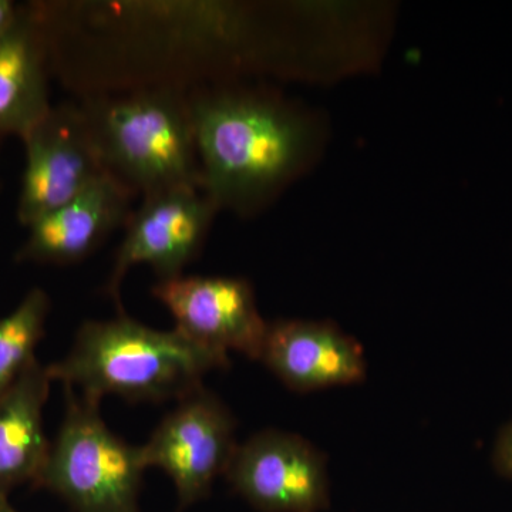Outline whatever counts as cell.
I'll use <instances>...</instances> for the list:
<instances>
[{"instance_id":"cell-1","label":"cell","mask_w":512,"mask_h":512,"mask_svg":"<svg viewBox=\"0 0 512 512\" xmlns=\"http://www.w3.org/2000/svg\"><path fill=\"white\" fill-rule=\"evenodd\" d=\"M188 104L201 188L220 211L256 210L308 160L311 127L278 97L217 84L190 90Z\"/></svg>"},{"instance_id":"cell-2","label":"cell","mask_w":512,"mask_h":512,"mask_svg":"<svg viewBox=\"0 0 512 512\" xmlns=\"http://www.w3.org/2000/svg\"><path fill=\"white\" fill-rule=\"evenodd\" d=\"M229 356L191 342L177 330L148 328L120 312L110 320H87L72 350L47 366L50 379L101 400L119 396L128 402L181 400L200 389L215 369H227Z\"/></svg>"},{"instance_id":"cell-3","label":"cell","mask_w":512,"mask_h":512,"mask_svg":"<svg viewBox=\"0 0 512 512\" xmlns=\"http://www.w3.org/2000/svg\"><path fill=\"white\" fill-rule=\"evenodd\" d=\"M104 170L134 194L201 188L188 92L94 94L77 101Z\"/></svg>"},{"instance_id":"cell-4","label":"cell","mask_w":512,"mask_h":512,"mask_svg":"<svg viewBox=\"0 0 512 512\" xmlns=\"http://www.w3.org/2000/svg\"><path fill=\"white\" fill-rule=\"evenodd\" d=\"M66 414L35 487L62 497L74 512H138L146 466L140 447L101 419L100 400L64 386Z\"/></svg>"},{"instance_id":"cell-5","label":"cell","mask_w":512,"mask_h":512,"mask_svg":"<svg viewBox=\"0 0 512 512\" xmlns=\"http://www.w3.org/2000/svg\"><path fill=\"white\" fill-rule=\"evenodd\" d=\"M237 420L217 394L201 386L178 400L140 447L144 466L161 468L173 480L178 512L211 493L227 473L238 444Z\"/></svg>"},{"instance_id":"cell-6","label":"cell","mask_w":512,"mask_h":512,"mask_svg":"<svg viewBox=\"0 0 512 512\" xmlns=\"http://www.w3.org/2000/svg\"><path fill=\"white\" fill-rule=\"evenodd\" d=\"M217 205L197 188H171L144 195L131 214L106 293L121 311L120 288L133 266L148 265L158 281L177 278L200 254Z\"/></svg>"},{"instance_id":"cell-7","label":"cell","mask_w":512,"mask_h":512,"mask_svg":"<svg viewBox=\"0 0 512 512\" xmlns=\"http://www.w3.org/2000/svg\"><path fill=\"white\" fill-rule=\"evenodd\" d=\"M25 167L18 198V221H33L72 201L96 183L104 170L77 103L52 110L22 138Z\"/></svg>"},{"instance_id":"cell-8","label":"cell","mask_w":512,"mask_h":512,"mask_svg":"<svg viewBox=\"0 0 512 512\" xmlns=\"http://www.w3.org/2000/svg\"><path fill=\"white\" fill-rule=\"evenodd\" d=\"M225 477L262 512H320L329 507L326 458L311 441L264 430L238 446Z\"/></svg>"},{"instance_id":"cell-9","label":"cell","mask_w":512,"mask_h":512,"mask_svg":"<svg viewBox=\"0 0 512 512\" xmlns=\"http://www.w3.org/2000/svg\"><path fill=\"white\" fill-rule=\"evenodd\" d=\"M151 293L173 315L175 330L191 342L221 355L261 357L268 322L247 279L181 275L158 281Z\"/></svg>"},{"instance_id":"cell-10","label":"cell","mask_w":512,"mask_h":512,"mask_svg":"<svg viewBox=\"0 0 512 512\" xmlns=\"http://www.w3.org/2000/svg\"><path fill=\"white\" fill-rule=\"evenodd\" d=\"M259 362L298 393L362 383L367 372L356 339L330 322L313 320L268 323Z\"/></svg>"},{"instance_id":"cell-11","label":"cell","mask_w":512,"mask_h":512,"mask_svg":"<svg viewBox=\"0 0 512 512\" xmlns=\"http://www.w3.org/2000/svg\"><path fill=\"white\" fill-rule=\"evenodd\" d=\"M136 197L113 175L106 174L72 201L29 225L18 262L69 265L82 261L119 228L126 227Z\"/></svg>"},{"instance_id":"cell-12","label":"cell","mask_w":512,"mask_h":512,"mask_svg":"<svg viewBox=\"0 0 512 512\" xmlns=\"http://www.w3.org/2000/svg\"><path fill=\"white\" fill-rule=\"evenodd\" d=\"M50 77L45 39L28 3H22L0 43V140H22L52 110Z\"/></svg>"},{"instance_id":"cell-13","label":"cell","mask_w":512,"mask_h":512,"mask_svg":"<svg viewBox=\"0 0 512 512\" xmlns=\"http://www.w3.org/2000/svg\"><path fill=\"white\" fill-rule=\"evenodd\" d=\"M50 382L47 366L35 359L0 396V495L35 484L45 466L50 441L43 410Z\"/></svg>"},{"instance_id":"cell-14","label":"cell","mask_w":512,"mask_h":512,"mask_svg":"<svg viewBox=\"0 0 512 512\" xmlns=\"http://www.w3.org/2000/svg\"><path fill=\"white\" fill-rule=\"evenodd\" d=\"M50 312L49 295L33 288L8 315L0 318V396L36 359Z\"/></svg>"},{"instance_id":"cell-15","label":"cell","mask_w":512,"mask_h":512,"mask_svg":"<svg viewBox=\"0 0 512 512\" xmlns=\"http://www.w3.org/2000/svg\"><path fill=\"white\" fill-rule=\"evenodd\" d=\"M491 463L498 476L512 480V420L504 424L495 437Z\"/></svg>"},{"instance_id":"cell-16","label":"cell","mask_w":512,"mask_h":512,"mask_svg":"<svg viewBox=\"0 0 512 512\" xmlns=\"http://www.w3.org/2000/svg\"><path fill=\"white\" fill-rule=\"evenodd\" d=\"M20 8H22V3H16L13 0H0V43L15 25Z\"/></svg>"},{"instance_id":"cell-17","label":"cell","mask_w":512,"mask_h":512,"mask_svg":"<svg viewBox=\"0 0 512 512\" xmlns=\"http://www.w3.org/2000/svg\"><path fill=\"white\" fill-rule=\"evenodd\" d=\"M0 512H18L15 508L12 507V504L9 503L8 497L6 495H0Z\"/></svg>"}]
</instances>
